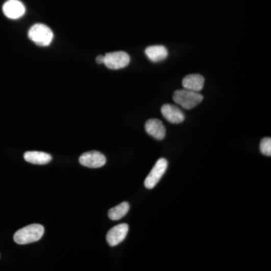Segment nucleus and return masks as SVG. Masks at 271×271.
Instances as JSON below:
<instances>
[{"instance_id":"6e6552de","label":"nucleus","mask_w":271,"mask_h":271,"mask_svg":"<svg viewBox=\"0 0 271 271\" xmlns=\"http://www.w3.org/2000/svg\"><path fill=\"white\" fill-rule=\"evenodd\" d=\"M3 13L10 19H18L26 12L24 5L20 0H8L3 7Z\"/></svg>"},{"instance_id":"9d476101","label":"nucleus","mask_w":271,"mask_h":271,"mask_svg":"<svg viewBox=\"0 0 271 271\" xmlns=\"http://www.w3.org/2000/svg\"><path fill=\"white\" fill-rule=\"evenodd\" d=\"M145 131L155 139L162 140L166 136V128L162 121L155 118L147 120L145 123Z\"/></svg>"},{"instance_id":"7ed1b4c3","label":"nucleus","mask_w":271,"mask_h":271,"mask_svg":"<svg viewBox=\"0 0 271 271\" xmlns=\"http://www.w3.org/2000/svg\"><path fill=\"white\" fill-rule=\"evenodd\" d=\"M29 38L33 42L39 46H48L54 38L52 30L42 23H36L31 27L28 33Z\"/></svg>"},{"instance_id":"9b49d317","label":"nucleus","mask_w":271,"mask_h":271,"mask_svg":"<svg viewBox=\"0 0 271 271\" xmlns=\"http://www.w3.org/2000/svg\"><path fill=\"white\" fill-rule=\"evenodd\" d=\"M204 82L205 79L201 74H190L184 78L182 86L185 89L200 92L204 88Z\"/></svg>"},{"instance_id":"dca6fc26","label":"nucleus","mask_w":271,"mask_h":271,"mask_svg":"<svg viewBox=\"0 0 271 271\" xmlns=\"http://www.w3.org/2000/svg\"><path fill=\"white\" fill-rule=\"evenodd\" d=\"M96 61L98 64H102V63H104V55H99V56H97V58H96Z\"/></svg>"},{"instance_id":"f257e3e1","label":"nucleus","mask_w":271,"mask_h":271,"mask_svg":"<svg viewBox=\"0 0 271 271\" xmlns=\"http://www.w3.org/2000/svg\"><path fill=\"white\" fill-rule=\"evenodd\" d=\"M45 228L41 225L33 224L18 230L14 235V240L20 245L37 242L42 238Z\"/></svg>"},{"instance_id":"2eb2a0df","label":"nucleus","mask_w":271,"mask_h":271,"mask_svg":"<svg viewBox=\"0 0 271 271\" xmlns=\"http://www.w3.org/2000/svg\"><path fill=\"white\" fill-rule=\"evenodd\" d=\"M260 151L263 155L266 156H271V139L270 137H265L261 139L260 143Z\"/></svg>"},{"instance_id":"4468645a","label":"nucleus","mask_w":271,"mask_h":271,"mask_svg":"<svg viewBox=\"0 0 271 271\" xmlns=\"http://www.w3.org/2000/svg\"><path fill=\"white\" fill-rule=\"evenodd\" d=\"M130 210V205L128 202H122L119 205L113 207L108 212L109 218L113 221H118L126 215Z\"/></svg>"},{"instance_id":"ddd939ff","label":"nucleus","mask_w":271,"mask_h":271,"mask_svg":"<svg viewBox=\"0 0 271 271\" xmlns=\"http://www.w3.org/2000/svg\"><path fill=\"white\" fill-rule=\"evenodd\" d=\"M23 158L28 162L38 165L48 164L52 159V157L49 154L42 152H25Z\"/></svg>"},{"instance_id":"1a4fd4ad","label":"nucleus","mask_w":271,"mask_h":271,"mask_svg":"<svg viewBox=\"0 0 271 271\" xmlns=\"http://www.w3.org/2000/svg\"><path fill=\"white\" fill-rule=\"evenodd\" d=\"M161 114L166 120L172 124H180L185 120V115L177 106L164 104L161 107Z\"/></svg>"},{"instance_id":"f8f14e48","label":"nucleus","mask_w":271,"mask_h":271,"mask_svg":"<svg viewBox=\"0 0 271 271\" xmlns=\"http://www.w3.org/2000/svg\"><path fill=\"white\" fill-rule=\"evenodd\" d=\"M145 52L147 58L151 61L155 62V63L163 61L168 56L167 49L164 45H157L150 46V47H146Z\"/></svg>"},{"instance_id":"20e7f679","label":"nucleus","mask_w":271,"mask_h":271,"mask_svg":"<svg viewBox=\"0 0 271 271\" xmlns=\"http://www.w3.org/2000/svg\"><path fill=\"white\" fill-rule=\"evenodd\" d=\"M168 162L165 158H160L152 168L150 174L145 179L144 185L148 189H152L156 186L167 169Z\"/></svg>"},{"instance_id":"f03ea898","label":"nucleus","mask_w":271,"mask_h":271,"mask_svg":"<svg viewBox=\"0 0 271 271\" xmlns=\"http://www.w3.org/2000/svg\"><path fill=\"white\" fill-rule=\"evenodd\" d=\"M174 102L185 109H191L201 104L204 96L199 92L184 89L176 90L173 96Z\"/></svg>"},{"instance_id":"39448f33","label":"nucleus","mask_w":271,"mask_h":271,"mask_svg":"<svg viewBox=\"0 0 271 271\" xmlns=\"http://www.w3.org/2000/svg\"><path fill=\"white\" fill-rule=\"evenodd\" d=\"M131 61L129 55L126 52H115L104 55V63L110 69H120L126 67Z\"/></svg>"},{"instance_id":"423d86ee","label":"nucleus","mask_w":271,"mask_h":271,"mask_svg":"<svg viewBox=\"0 0 271 271\" xmlns=\"http://www.w3.org/2000/svg\"><path fill=\"white\" fill-rule=\"evenodd\" d=\"M79 163L86 167H102L106 164V158L101 152L91 151L82 154L79 158Z\"/></svg>"},{"instance_id":"0eeeda50","label":"nucleus","mask_w":271,"mask_h":271,"mask_svg":"<svg viewBox=\"0 0 271 271\" xmlns=\"http://www.w3.org/2000/svg\"><path fill=\"white\" fill-rule=\"evenodd\" d=\"M129 226L127 224H120L109 230L106 235V240L110 247H115L125 240L128 235Z\"/></svg>"}]
</instances>
